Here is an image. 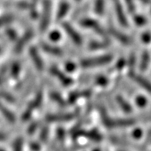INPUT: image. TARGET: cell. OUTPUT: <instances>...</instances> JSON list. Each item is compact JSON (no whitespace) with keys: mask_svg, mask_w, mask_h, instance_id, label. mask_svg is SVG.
<instances>
[{"mask_svg":"<svg viewBox=\"0 0 151 151\" xmlns=\"http://www.w3.org/2000/svg\"><path fill=\"white\" fill-rule=\"evenodd\" d=\"M14 151H22V143L19 142L16 144L14 148Z\"/></svg>","mask_w":151,"mask_h":151,"instance_id":"cell-1","label":"cell"}]
</instances>
